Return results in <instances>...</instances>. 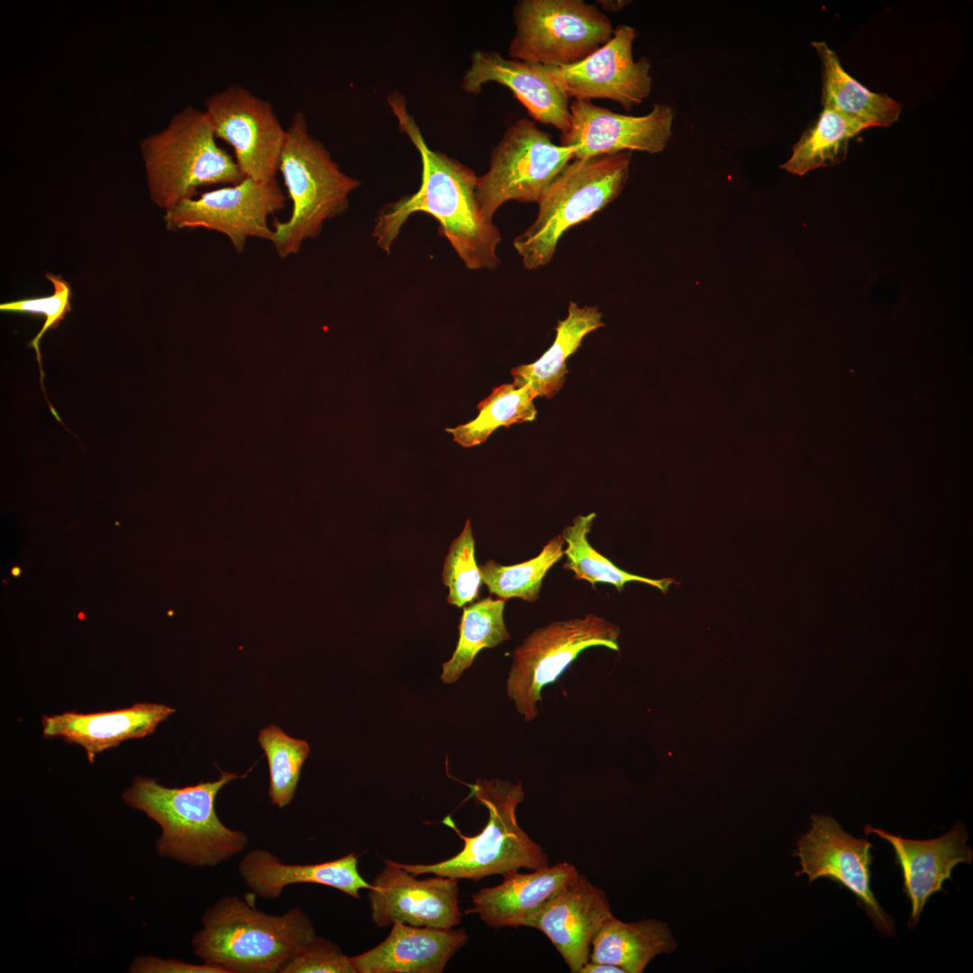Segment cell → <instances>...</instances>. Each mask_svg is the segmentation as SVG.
Instances as JSON below:
<instances>
[{
	"mask_svg": "<svg viewBox=\"0 0 973 973\" xmlns=\"http://www.w3.org/2000/svg\"><path fill=\"white\" fill-rule=\"evenodd\" d=\"M387 101L400 130L419 151L422 181L415 193L381 210L373 230L377 244L389 253L408 218L423 212L439 222L441 232L468 268L496 269L500 264L496 249L501 234L477 205V176L459 160L429 148L400 92L391 93Z\"/></svg>",
	"mask_w": 973,
	"mask_h": 973,
	"instance_id": "6da1fadb",
	"label": "cell"
},
{
	"mask_svg": "<svg viewBox=\"0 0 973 973\" xmlns=\"http://www.w3.org/2000/svg\"><path fill=\"white\" fill-rule=\"evenodd\" d=\"M222 771L214 781L185 787H167L156 780L136 777L123 798L145 813L161 829L157 853L190 866L214 867L240 854L247 834L226 826L215 811V798L231 781L244 777Z\"/></svg>",
	"mask_w": 973,
	"mask_h": 973,
	"instance_id": "7a4b0ae2",
	"label": "cell"
},
{
	"mask_svg": "<svg viewBox=\"0 0 973 973\" xmlns=\"http://www.w3.org/2000/svg\"><path fill=\"white\" fill-rule=\"evenodd\" d=\"M191 945L204 963L226 973H280L314 935L308 915L293 907L280 915L255 907L250 898L225 896L201 917Z\"/></svg>",
	"mask_w": 973,
	"mask_h": 973,
	"instance_id": "3957f363",
	"label": "cell"
},
{
	"mask_svg": "<svg viewBox=\"0 0 973 973\" xmlns=\"http://www.w3.org/2000/svg\"><path fill=\"white\" fill-rule=\"evenodd\" d=\"M280 172L292 212L286 222L273 223V244L280 258L297 254L315 238L324 222L341 215L359 180L344 173L323 143L311 134L305 114L297 111L286 127L279 158Z\"/></svg>",
	"mask_w": 973,
	"mask_h": 973,
	"instance_id": "277c9868",
	"label": "cell"
},
{
	"mask_svg": "<svg viewBox=\"0 0 973 973\" xmlns=\"http://www.w3.org/2000/svg\"><path fill=\"white\" fill-rule=\"evenodd\" d=\"M140 150L150 198L164 211L194 198L200 187L245 178L235 159L217 143L205 110L191 105L143 138Z\"/></svg>",
	"mask_w": 973,
	"mask_h": 973,
	"instance_id": "5b68a950",
	"label": "cell"
},
{
	"mask_svg": "<svg viewBox=\"0 0 973 973\" xmlns=\"http://www.w3.org/2000/svg\"><path fill=\"white\" fill-rule=\"evenodd\" d=\"M470 796L488 812L482 832L475 836L460 833L450 816L443 823L454 829L464 846L455 856L432 864H396L418 876L432 874L454 879L478 881L520 868L535 870L549 866V857L519 825L516 807L524 799L521 781L477 779L468 785Z\"/></svg>",
	"mask_w": 973,
	"mask_h": 973,
	"instance_id": "8992f818",
	"label": "cell"
},
{
	"mask_svg": "<svg viewBox=\"0 0 973 973\" xmlns=\"http://www.w3.org/2000/svg\"><path fill=\"white\" fill-rule=\"evenodd\" d=\"M631 159V151H623L567 164L537 203L535 221L514 240L525 268L550 263L567 230L618 197L629 177Z\"/></svg>",
	"mask_w": 973,
	"mask_h": 973,
	"instance_id": "52a82bcc",
	"label": "cell"
},
{
	"mask_svg": "<svg viewBox=\"0 0 973 973\" xmlns=\"http://www.w3.org/2000/svg\"><path fill=\"white\" fill-rule=\"evenodd\" d=\"M513 15L510 58L555 67L579 63L614 30L605 14L582 0H521Z\"/></svg>",
	"mask_w": 973,
	"mask_h": 973,
	"instance_id": "ba28073f",
	"label": "cell"
},
{
	"mask_svg": "<svg viewBox=\"0 0 973 973\" xmlns=\"http://www.w3.org/2000/svg\"><path fill=\"white\" fill-rule=\"evenodd\" d=\"M620 629L594 614L536 628L514 650L506 691L517 712L530 722L546 685L557 680L583 650L604 646L619 650Z\"/></svg>",
	"mask_w": 973,
	"mask_h": 973,
	"instance_id": "9c48e42d",
	"label": "cell"
},
{
	"mask_svg": "<svg viewBox=\"0 0 973 973\" xmlns=\"http://www.w3.org/2000/svg\"><path fill=\"white\" fill-rule=\"evenodd\" d=\"M572 159V148L555 144L532 121L516 120L493 149L487 171L477 177L476 199L481 213L492 221L507 201L538 203Z\"/></svg>",
	"mask_w": 973,
	"mask_h": 973,
	"instance_id": "30bf717a",
	"label": "cell"
},
{
	"mask_svg": "<svg viewBox=\"0 0 973 973\" xmlns=\"http://www.w3.org/2000/svg\"><path fill=\"white\" fill-rule=\"evenodd\" d=\"M286 196L276 178L241 182L219 187L199 197L180 202L165 211L169 231L205 228L225 235L234 250H244L249 238L271 242L273 230L268 217L285 206Z\"/></svg>",
	"mask_w": 973,
	"mask_h": 973,
	"instance_id": "8fae6325",
	"label": "cell"
},
{
	"mask_svg": "<svg viewBox=\"0 0 973 973\" xmlns=\"http://www.w3.org/2000/svg\"><path fill=\"white\" fill-rule=\"evenodd\" d=\"M204 110L216 138L233 149L245 177L276 178L286 128L269 101L243 86L231 84L209 95Z\"/></svg>",
	"mask_w": 973,
	"mask_h": 973,
	"instance_id": "7c38bea8",
	"label": "cell"
},
{
	"mask_svg": "<svg viewBox=\"0 0 973 973\" xmlns=\"http://www.w3.org/2000/svg\"><path fill=\"white\" fill-rule=\"evenodd\" d=\"M871 847L866 839L846 832L832 816L813 815L810 830L796 841L795 854L801 865L796 875H806L809 883L826 878L846 887L879 932L895 937V922L881 907L870 886Z\"/></svg>",
	"mask_w": 973,
	"mask_h": 973,
	"instance_id": "4fadbf2b",
	"label": "cell"
},
{
	"mask_svg": "<svg viewBox=\"0 0 973 973\" xmlns=\"http://www.w3.org/2000/svg\"><path fill=\"white\" fill-rule=\"evenodd\" d=\"M636 36L633 27L619 24L605 44L579 63L547 67L568 99H610L631 111L650 95L652 84L650 60L633 59Z\"/></svg>",
	"mask_w": 973,
	"mask_h": 973,
	"instance_id": "5bb4252c",
	"label": "cell"
},
{
	"mask_svg": "<svg viewBox=\"0 0 973 973\" xmlns=\"http://www.w3.org/2000/svg\"><path fill=\"white\" fill-rule=\"evenodd\" d=\"M570 126L561 134L560 145L574 150V159L623 151L661 152L672 134L674 111L667 104H655L642 116L616 114L591 101L570 103Z\"/></svg>",
	"mask_w": 973,
	"mask_h": 973,
	"instance_id": "9a60e30c",
	"label": "cell"
},
{
	"mask_svg": "<svg viewBox=\"0 0 973 973\" xmlns=\"http://www.w3.org/2000/svg\"><path fill=\"white\" fill-rule=\"evenodd\" d=\"M385 868L368 889L372 922L384 928L395 923L413 926L453 928L461 923L458 879L415 875L386 859Z\"/></svg>",
	"mask_w": 973,
	"mask_h": 973,
	"instance_id": "2e32d148",
	"label": "cell"
},
{
	"mask_svg": "<svg viewBox=\"0 0 973 973\" xmlns=\"http://www.w3.org/2000/svg\"><path fill=\"white\" fill-rule=\"evenodd\" d=\"M606 894L577 873L542 906L531 923L543 932L572 973L589 961L592 942L613 917Z\"/></svg>",
	"mask_w": 973,
	"mask_h": 973,
	"instance_id": "e0dca14e",
	"label": "cell"
},
{
	"mask_svg": "<svg viewBox=\"0 0 973 973\" xmlns=\"http://www.w3.org/2000/svg\"><path fill=\"white\" fill-rule=\"evenodd\" d=\"M509 88L536 121L566 133L570 126L568 98L547 65L505 59L498 52L477 50L463 75L461 88L479 94L487 83Z\"/></svg>",
	"mask_w": 973,
	"mask_h": 973,
	"instance_id": "ac0fdd59",
	"label": "cell"
},
{
	"mask_svg": "<svg viewBox=\"0 0 973 973\" xmlns=\"http://www.w3.org/2000/svg\"><path fill=\"white\" fill-rule=\"evenodd\" d=\"M864 832L877 834L893 847L896 862L902 871L904 893L911 903L909 929L918 923L930 897L944 891L943 882L952 879L953 868L959 863L970 864L973 860V851L966 844L968 832L959 823L942 836L923 841L904 839L870 825Z\"/></svg>",
	"mask_w": 973,
	"mask_h": 973,
	"instance_id": "d6986e66",
	"label": "cell"
},
{
	"mask_svg": "<svg viewBox=\"0 0 973 973\" xmlns=\"http://www.w3.org/2000/svg\"><path fill=\"white\" fill-rule=\"evenodd\" d=\"M468 941L462 928L395 923L382 942L350 960L356 973H441Z\"/></svg>",
	"mask_w": 973,
	"mask_h": 973,
	"instance_id": "ffe728a7",
	"label": "cell"
},
{
	"mask_svg": "<svg viewBox=\"0 0 973 973\" xmlns=\"http://www.w3.org/2000/svg\"><path fill=\"white\" fill-rule=\"evenodd\" d=\"M577 868L568 862L520 873L507 872L503 881L472 895V907L465 914H476L489 927H530L546 902L572 877Z\"/></svg>",
	"mask_w": 973,
	"mask_h": 973,
	"instance_id": "44dd1931",
	"label": "cell"
},
{
	"mask_svg": "<svg viewBox=\"0 0 973 973\" xmlns=\"http://www.w3.org/2000/svg\"><path fill=\"white\" fill-rule=\"evenodd\" d=\"M159 704L136 703L119 710L95 714L69 712L42 717V735L60 737L86 750L89 762L105 750L129 739L152 734L157 726L175 713Z\"/></svg>",
	"mask_w": 973,
	"mask_h": 973,
	"instance_id": "7402d4cb",
	"label": "cell"
},
{
	"mask_svg": "<svg viewBox=\"0 0 973 973\" xmlns=\"http://www.w3.org/2000/svg\"><path fill=\"white\" fill-rule=\"evenodd\" d=\"M238 871L250 892L264 899L278 898L286 887L296 884L323 885L359 899V891L372 886L359 874L355 853L316 864H288L258 848L245 854Z\"/></svg>",
	"mask_w": 973,
	"mask_h": 973,
	"instance_id": "603a6c76",
	"label": "cell"
},
{
	"mask_svg": "<svg viewBox=\"0 0 973 973\" xmlns=\"http://www.w3.org/2000/svg\"><path fill=\"white\" fill-rule=\"evenodd\" d=\"M822 63V105L862 130L890 127L898 121L901 105L886 94L871 92L849 75L834 50L824 41H813Z\"/></svg>",
	"mask_w": 973,
	"mask_h": 973,
	"instance_id": "cb8c5ba5",
	"label": "cell"
},
{
	"mask_svg": "<svg viewBox=\"0 0 973 973\" xmlns=\"http://www.w3.org/2000/svg\"><path fill=\"white\" fill-rule=\"evenodd\" d=\"M676 948L667 923L654 918L625 923L613 916L594 938L589 960L641 973L656 956Z\"/></svg>",
	"mask_w": 973,
	"mask_h": 973,
	"instance_id": "d4e9b609",
	"label": "cell"
},
{
	"mask_svg": "<svg viewBox=\"0 0 973 973\" xmlns=\"http://www.w3.org/2000/svg\"><path fill=\"white\" fill-rule=\"evenodd\" d=\"M604 326L597 306H579L570 301L567 318L558 322L551 347L535 362L512 368L514 383L518 386L529 384L536 396L553 397L562 388L568 371L566 359L587 334Z\"/></svg>",
	"mask_w": 973,
	"mask_h": 973,
	"instance_id": "484cf974",
	"label": "cell"
},
{
	"mask_svg": "<svg viewBox=\"0 0 973 973\" xmlns=\"http://www.w3.org/2000/svg\"><path fill=\"white\" fill-rule=\"evenodd\" d=\"M861 131L834 110L823 107L793 146L790 159L780 168L803 176L820 167L840 164L847 156L850 140Z\"/></svg>",
	"mask_w": 973,
	"mask_h": 973,
	"instance_id": "4316f807",
	"label": "cell"
},
{
	"mask_svg": "<svg viewBox=\"0 0 973 973\" xmlns=\"http://www.w3.org/2000/svg\"><path fill=\"white\" fill-rule=\"evenodd\" d=\"M505 605V600L488 596L464 607L457 648L442 665L443 683L455 682L481 650L494 648L510 638L504 622Z\"/></svg>",
	"mask_w": 973,
	"mask_h": 973,
	"instance_id": "83f0119b",
	"label": "cell"
},
{
	"mask_svg": "<svg viewBox=\"0 0 973 973\" xmlns=\"http://www.w3.org/2000/svg\"><path fill=\"white\" fill-rule=\"evenodd\" d=\"M537 397L531 386H522L514 382L495 387L492 393L477 405L479 414L474 420L454 428H447L453 440L465 448L483 443L501 426L509 427L535 419Z\"/></svg>",
	"mask_w": 973,
	"mask_h": 973,
	"instance_id": "f1b7e54d",
	"label": "cell"
},
{
	"mask_svg": "<svg viewBox=\"0 0 973 973\" xmlns=\"http://www.w3.org/2000/svg\"><path fill=\"white\" fill-rule=\"evenodd\" d=\"M595 513L587 515H577L572 524L564 528L561 536L567 543L564 555L567 559L563 568L574 572L576 579L588 581L593 587L596 583L614 585L620 592L623 586L632 581H638L668 591L672 583L670 578L651 579L628 573L615 566L611 560L596 551L587 541Z\"/></svg>",
	"mask_w": 973,
	"mask_h": 973,
	"instance_id": "f546056e",
	"label": "cell"
},
{
	"mask_svg": "<svg viewBox=\"0 0 973 973\" xmlns=\"http://www.w3.org/2000/svg\"><path fill=\"white\" fill-rule=\"evenodd\" d=\"M564 543L559 534L549 541L538 556L515 565L504 566L487 560L479 566L483 583L500 599L516 597L535 602L546 573L564 556Z\"/></svg>",
	"mask_w": 973,
	"mask_h": 973,
	"instance_id": "4dcf8cb0",
	"label": "cell"
},
{
	"mask_svg": "<svg viewBox=\"0 0 973 973\" xmlns=\"http://www.w3.org/2000/svg\"><path fill=\"white\" fill-rule=\"evenodd\" d=\"M258 741L268 764L271 802L279 808L286 807L295 796L302 767L310 752L309 744L287 735L275 724L261 729Z\"/></svg>",
	"mask_w": 973,
	"mask_h": 973,
	"instance_id": "1f68e13d",
	"label": "cell"
},
{
	"mask_svg": "<svg viewBox=\"0 0 973 973\" xmlns=\"http://www.w3.org/2000/svg\"><path fill=\"white\" fill-rule=\"evenodd\" d=\"M442 580L450 589L447 602L462 607L478 597L483 583L482 575L475 558V541L470 520L450 544L445 558Z\"/></svg>",
	"mask_w": 973,
	"mask_h": 973,
	"instance_id": "d6a6232c",
	"label": "cell"
},
{
	"mask_svg": "<svg viewBox=\"0 0 973 973\" xmlns=\"http://www.w3.org/2000/svg\"><path fill=\"white\" fill-rule=\"evenodd\" d=\"M46 278L51 283L53 292L50 296L23 298L2 303L0 311L14 314H25L31 315H41L44 323L41 329L32 339L30 345L35 350L36 359L41 371V385L45 394L43 386V370L41 367V355L40 342L43 335L50 329H55L71 311L72 291L68 281L61 276L46 273Z\"/></svg>",
	"mask_w": 973,
	"mask_h": 973,
	"instance_id": "836d02e7",
	"label": "cell"
},
{
	"mask_svg": "<svg viewBox=\"0 0 973 973\" xmlns=\"http://www.w3.org/2000/svg\"><path fill=\"white\" fill-rule=\"evenodd\" d=\"M280 973H356L350 956L331 941L314 935L283 967Z\"/></svg>",
	"mask_w": 973,
	"mask_h": 973,
	"instance_id": "e575fe53",
	"label": "cell"
},
{
	"mask_svg": "<svg viewBox=\"0 0 973 973\" xmlns=\"http://www.w3.org/2000/svg\"><path fill=\"white\" fill-rule=\"evenodd\" d=\"M134 973H226L217 966L206 963L192 964L176 959H163L155 956H140L131 968Z\"/></svg>",
	"mask_w": 973,
	"mask_h": 973,
	"instance_id": "d590c367",
	"label": "cell"
},
{
	"mask_svg": "<svg viewBox=\"0 0 973 973\" xmlns=\"http://www.w3.org/2000/svg\"><path fill=\"white\" fill-rule=\"evenodd\" d=\"M579 973H624V971L614 965L589 960L582 967Z\"/></svg>",
	"mask_w": 973,
	"mask_h": 973,
	"instance_id": "8d00e7d4",
	"label": "cell"
},
{
	"mask_svg": "<svg viewBox=\"0 0 973 973\" xmlns=\"http://www.w3.org/2000/svg\"><path fill=\"white\" fill-rule=\"evenodd\" d=\"M627 3H628L627 1H598L597 2V4H599L605 10H607V11L620 10L621 8H623V6L627 5Z\"/></svg>",
	"mask_w": 973,
	"mask_h": 973,
	"instance_id": "74e56055",
	"label": "cell"
},
{
	"mask_svg": "<svg viewBox=\"0 0 973 973\" xmlns=\"http://www.w3.org/2000/svg\"><path fill=\"white\" fill-rule=\"evenodd\" d=\"M12 574H13V575H14V577H17V576H19V575H20V568H14L12 569Z\"/></svg>",
	"mask_w": 973,
	"mask_h": 973,
	"instance_id": "f35d334b",
	"label": "cell"
}]
</instances>
